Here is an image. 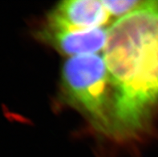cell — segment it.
I'll use <instances>...</instances> for the list:
<instances>
[{
  "label": "cell",
  "instance_id": "6da1fadb",
  "mask_svg": "<svg viewBox=\"0 0 158 157\" xmlns=\"http://www.w3.org/2000/svg\"><path fill=\"white\" fill-rule=\"evenodd\" d=\"M104 60L113 91V135L138 133L158 107V0L108 29Z\"/></svg>",
  "mask_w": 158,
  "mask_h": 157
},
{
  "label": "cell",
  "instance_id": "7a4b0ae2",
  "mask_svg": "<svg viewBox=\"0 0 158 157\" xmlns=\"http://www.w3.org/2000/svg\"><path fill=\"white\" fill-rule=\"evenodd\" d=\"M61 92L67 104L86 115L96 129L113 135V91L104 57L90 54L68 59Z\"/></svg>",
  "mask_w": 158,
  "mask_h": 157
},
{
  "label": "cell",
  "instance_id": "3957f363",
  "mask_svg": "<svg viewBox=\"0 0 158 157\" xmlns=\"http://www.w3.org/2000/svg\"><path fill=\"white\" fill-rule=\"evenodd\" d=\"M35 37L64 56L98 54L104 50L108 37L104 27L82 30L67 27L46 20L35 31Z\"/></svg>",
  "mask_w": 158,
  "mask_h": 157
},
{
  "label": "cell",
  "instance_id": "277c9868",
  "mask_svg": "<svg viewBox=\"0 0 158 157\" xmlns=\"http://www.w3.org/2000/svg\"><path fill=\"white\" fill-rule=\"evenodd\" d=\"M110 18L103 1L67 0L59 2L46 20L67 27L90 30L104 27Z\"/></svg>",
  "mask_w": 158,
  "mask_h": 157
},
{
  "label": "cell",
  "instance_id": "5b68a950",
  "mask_svg": "<svg viewBox=\"0 0 158 157\" xmlns=\"http://www.w3.org/2000/svg\"><path fill=\"white\" fill-rule=\"evenodd\" d=\"M143 1L136 0H120V1H103L108 12L112 17H119V19L126 15L136 9Z\"/></svg>",
  "mask_w": 158,
  "mask_h": 157
}]
</instances>
